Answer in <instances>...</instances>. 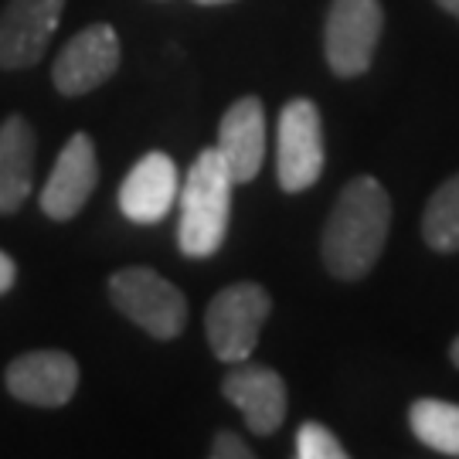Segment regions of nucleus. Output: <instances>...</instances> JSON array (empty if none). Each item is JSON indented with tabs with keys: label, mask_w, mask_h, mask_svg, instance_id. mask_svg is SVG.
I'll use <instances>...</instances> for the list:
<instances>
[{
	"label": "nucleus",
	"mask_w": 459,
	"mask_h": 459,
	"mask_svg": "<svg viewBox=\"0 0 459 459\" xmlns=\"http://www.w3.org/2000/svg\"><path fill=\"white\" fill-rule=\"evenodd\" d=\"M392 229V197L375 178H354L337 195L324 225V263L330 276L354 282L368 276L385 252Z\"/></svg>",
	"instance_id": "f257e3e1"
},
{
	"label": "nucleus",
	"mask_w": 459,
	"mask_h": 459,
	"mask_svg": "<svg viewBox=\"0 0 459 459\" xmlns=\"http://www.w3.org/2000/svg\"><path fill=\"white\" fill-rule=\"evenodd\" d=\"M231 187L235 181L221 153L214 147L197 153L181 184V221H178V246L187 259H208L221 248L231 218Z\"/></svg>",
	"instance_id": "f03ea898"
},
{
	"label": "nucleus",
	"mask_w": 459,
	"mask_h": 459,
	"mask_svg": "<svg viewBox=\"0 0 459 459\" xmlns=\"http://www.w3.org/2000/svg\"><path fill=\"white\" fill-rule=\"evenodd\" d=\"M109 299L126 320L157 341H174L187 324V299L147 265H126L109 276Z\"/></svg>",
	"instance_id": "7ed1b4c3"
},
{
	"label": "nucleus",
	"mask_w": 459,
	"mask_h": 459,
	"mask_svg": "<svg viewBox=\"0 0 459 459\" xmlns=\"http://www.w3.org/2000/svg\"><path fill=\"white\" fill-rule=\"evenodd\" d=\"M273 310V299L259 282H231L212 299L204 330L214 358L225 364L248 361L259 344L265 320Z\"/></svg>",
	"instance_id": "20e7f679"
},
{
	"label": "nucleus",
	"mask_w": 459,
	"mask_h": 459,
	"mask_svg": "<svg viewBox=\"0 0 459 459\" xmlns=\"http://www.w3.org/2000/svg\"><path fill=\"white\" fill-rule=\"evenodd\" d=\"M324 174V123L310 99L282 106L276 130V181L286 195H299Z\"/></svg>",
	"instance_id": "39448f33"
},
{
	"label": "nucleus",
	"mask_w": 459,
	"mask_h": 459,
	"mask_svg": "<svg viewBox=\"0 0 459 459\" xmlns=\"http://www.w3.org/2000/svg\"><path fill=\"white\" fill-rule=\"evenodd\" d=\"M385 28L381 0H330L324 24L327 65L341 79H354L375 62L377 38Z\"/></svg>",
	"instance_id": "423d86ee"
},
{
	"label": "nucleus",
	"mask_w": 459,
	"mask_h": 459,
	"mask_svg": "<svg viewBox=\"0 0 459 459\" xmlns=\"http://www.w3.org/2000/svg\"><path fill=\"white\" fill-rule=\"evenodd\" d=\"M119 38L109 24H89L68 38L51 65V82L62 96H85L109 82L119 68Z\"/></svg>",
	"instance_id": "0eeeda50"
},
{
	"label": "nucleus",
	"mask_w": 459,
	"mask_h": 459,
	"mask_svg": "<svg viewBox=\"0 0 459 459\" xmlns=\"http://www.w3.org/2000/svg\"><path fill=\"white\" fill-rule=\"evenodd\" d=\"M65 0H7L0 11V68H31L45 58Z\"/></svg>",
	"instance_id": "6e6552de"
},
{
	"label": "nucleus",
	"mask_w": 459,
	"mask_h": 459,
	"mask_svg": "<svg viewBox=\"0 0 459 459\" xmlns=\"http://www.w3.org/2000/svg\"><path fill=\"white\" fill-rule=\"evenodd\" d=\"M7 392L38 409H62L79 388V364L65 351H31L7 364Z\"/></svg>",
	"instance_id": "1a4fd4ad"
},
{
	"label": "nucleus",
	"mask_w": 459,
	"mask_h": 459,
	"mask_svg": "<svg viewBox=\"0 0 459 459\" xmlns=\"http://www.w3.org/2000/svg\"><path fill=\"white\" fill-rule=\"evenodd\" d=\"M99 184V160H96V143L75 133L68 140L58 160L51 167L48 181L41 187V212L51 221H68L85 208V201L92 197Z\"/></svg>",
	"instance_id": "9d476101"
},
{
	"label": "nucleus",
	"mask_w": 459,
	"mask_h": 459,
	"mask_svg": "<svg viewBox=\"0 0 459 459\" xmlns=\"http://www.w3.org/2000/svg\"><path fill=\"white\" fill-rule=\"evenodd\" d=\"M178 195H181L178 164L167 153L153 150L147 157H140L126 174V181L119 187V212L133 225H157L170 214Z\"/></svg>",
	"instance_id": "9b49d317"
},
{
	"label": "nucleus",
	"mask_w": 459,
	"mask_h": 459,
	"mask_svg": "<svg viewBox=\"0 0 459 459\" xmlns=\"http://www.w3.org/2000/svg\"><path fill=\"white\" fill-rule=\"evenodd\" d=\"M218 153L229 167L231 181L248 184L263 170L265 160V106L263 99H235L218 126Z\"/></svg>",
	"instance_id": "f8f14e48"
},
{
	"label": "nucleus",
	"mask_w": 459,
	"mask_h": 459,
	"mask_svg": "<svg viewBox=\"0 0 459 459\" xmlns=\"http://www.w3.org/2000/svg\"><path fill=\"white\" fill-rule=\"evenodd\" d=\"M221 394L246 415L255 436H273L286 419V381L265 364L238 361L221 381Z\"/></svg>",
	"instance_id": "ddd939ff"
},
{
	"label": "nucleus",
	"mask_w": 459,
	"mask_h": 459,
	"mask_svg": "<svg viewBox=\"0 0 459 459\" xmlns=\"http://www.w3.org/2000/svg\"><path fill=\"white\" fill-rule=\"evenodd\" d=\"M34 140L31 123L24 116H7L0 123V214H14L24 208L34 187Z\"/></svg>",
	"instance_id": "4468645a"
},
{
	"label": "nucleus",
	"mask_w": 459,
	"mask_h": 459,
	"mask_svg": "<svg viewBox=\"0 0 459 459\" xmlns=\"http://www.w3.org/2000/svg\"><path fill=\"white\" fill-rule=\"evenodd\" d=\"M415 439L443 456H459V405L439 398H419L409 411Z\"/></svg>",
	"instance_id": "2eb2a0df"
},
{
	"label": "nucleus",
	"mask_w": 459,
	"mask_h": 459,
	"mask_svg": "<svg viewBox=\"0 0 459 459\" xmlns=\"http://www.w3.org/2000/svg\"><path fill=\"white\" fill-rule=\"evenodd\" d=\"M422 235L436 252H459V174L429 197L422 214Z\"/></svg>",
	"instance_id": "dca6fc26"
},
{
	"label": "nucleus",
	"mask_w": 459,
	"mask_h": 459,
	"mask_svg": "<svg viewBox=\"0 0 459 459\" xmlns=\"http://www.w3.org/2000/svg\"><path fill=\"white\" fill-rule=\"evenodd\" d=\"M296 456L299 459H347L344 443L320 422H303L296 432Z\"/></svg>",
	"instance_id": "f3484780"
},
{
	"label": "nucleus",
	"mask_w": 459,
	"mask_h": 459,
	"mask_svg": "<svg viewBox=\"0 0 459 459\" xmlns=\"http://www.w3.org/2000/svg\"><path fill=\"white\" fill-rule=\"evenodd\" d=\"M214 459H252V446H246L235 432H218L212 439Z\"/></svg>",
	"instance_id": "a211bd4d"
},
{
	"label": "nucleus",
	"mask_w": 459,
	"mask_h": 459,
	"mask_svg": "<svg viewBox=\"0 0 459 459\" xmlns=\"http://www.w3.org/2000/svg\"><path fill=\"white\" fill-rule=\"evenodd\" d=\"M14 279H17L14 259H11L7 252H0V296H4L7 290H11V286H14Z\"/></svg>",
	"instance_id": "6ab92c4d"
},
{
	"label": "nucleus",
	"mask_w": 459,
	"mask_h": 459,
	"mask_svg": "<svg viewBox=\"0 0 459 459\" xmlns=\"http://www.w3.org/2000/svg\"><path fill=\"white\" fill-rule=\"evenodd\" d=\"M436 4H439L443 11H449V14H453L459 21V0H436Z\"/></svg>",
	"instance_id": "aec40b11"
},
{
	"label": "nucleus",
	"mask_w": 459,
	"mask_h": 459,
	"mask_svg": "<svg viewBox=\"0 0 459 459\" xmlns=\"http://www.w3.org/2000/svg\"><path fill=\"white\" fill-rule=\"evenodd\" d=\"M449 358H453V364L459 368V337L453 341V347H449Z\"/></svg>",
	"instance_id": "412c9836"
},
{
	"label": "nucleus",
	"mask_w": 459,
	"mask_h": 459,
	"mask_svg": "<svg viewBox=\"0 0 459 459\" xmlns=\"http://www.w3.org/2000/svg\"><path fill=\"white\" fill-rule=\"evenodd\" d=\"M201 7H218V4H231V0H195Z\"/></svg>",
	"instance_id": "4be33fe9"
}]
</instances>
